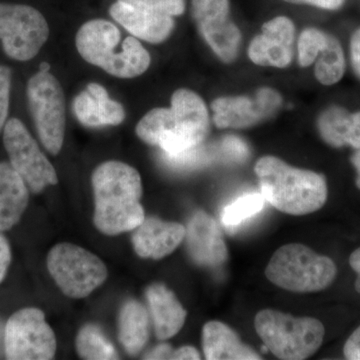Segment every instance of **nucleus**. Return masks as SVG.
<instances>
[{
    "mask_svg": "<svg viewBox=\"0 0 360 360\" xmlns=\"http://www.w3.org/2000/svg\"><path fill=\"white\" fill-rule=\"evenodd\" d=\"M255 170L265 201L279 212L305 215L326 205L328 191L323 175L290 167L276 156L260 158Z\"/></svg>",
    "mask_w": 360,
    "mask_h": 360,
    "instance_id": "nucleus-2",
    "label": "nucleus"
},
{
    "mask_svg": "<svg viewBox=\"0 0 360 360\" xmlns=\"http://www.w3.org/2000/svg\"><path fill=\"white\" fill-rule=\"evenodd\" d=\"M202 347L205 359L208 360L262 359L224 322L210 321L203 326Z\"/></svg>",
    "mask_w": 360,
    "mask_h": 360,
    "instance_id": "nucleus-20",
    "label": "nucleus"
},
{
    "mask_svg": "<svg viewBox=\"0 0 360 360\" xmlns=\"http://www.w3.org/2000/svg\"><path fill=\"white\" fill-rule=\"evenodd\" d=\"M172 359L176 360H198L200 359V352L193 347H182L174 350Z\"/></svg>",
    "mask_w": 360,
    "mask_h": 360,
    "instance_id": "nucleus-35",
    "label": "nucleus"
},
{
    "mask_svg": "<svg viewBox=\"0 0 360 360\" xmlns=\"http://www.w3.org/2000/svg\"><path fill=\"white\" fill-rule=\"evenodd\" d=\"M30 202V188L11 162H0V231L13 229Z\"/></svg>",
    "mask_w": 360,
    "mask_h": 360,
    "instance_id": "nucleus-19",
    "label": "nucleus"
},
{
    "mask_svg": "<svg viewBox=\"0 0 360 360\" xmlns=\"http://www.w3.org/2000/svg\"><path fill=\"white\" fill-rule=\"evenodd\" d=\"M186 229L187 250L195 264L210 269L225 264L229 251L217 220L205 212H198Z\"/></svg>",
    "mask_w": 360,
    "mask_h": 360,
    "instance_id": "nucleus-15",
    "label": "nucleus"
},
{
    "mask_svg": "<svg viewBox=\"0 0 360 360\" xmlns=\"http://www.w3.org/2000/svg\"><path fill=\"white\" fill-rule=\"evenodd\" d=\"M118 323V338L125 352L130 355L139 354L149 338L150 317L148 310L137 300H129L120 309Z\"/></svg>",
    "mask_w": 360,
    "mask_h": 360,
    "instance_id": "nucleus-22",
    "label": "nucleus"
},
{
    "mask_svg": "<svg viewBox=\"0 0 360 360\" xmlns=\"http://www.w3.org/2000/svg\"><path fill=\"white\" fill-rule=\"evenodd\" d=\"M170 110L180 129L200 146L210 129V117L202 98L191 90H176L172 97Z\"/></svg>",
    "mask_w": 360,
    "mask_h": 360,
    "instance_id": "nucleus-21",
    "label": "nucleus"
},
{
    "mask_svg": "<svg viewBox=\"0 0 360 360\" xmlns=\"http://www.w3.org/2000/svg\"><path fill=\"white\" fill-rule=\"evenodd\" d=\"M186 229L158 217L144 219L132 236V245L141 258L158 260L172 255L186 238Z\"/></svg>",
    "mask_w": 360,
    "mask_h": 360,
    "instance_id": "nucleus-16",
    "label": "nucleus"
},
{
    "mask_svg": "<svg viewBox=\"0 0 360 360\" xmlns=\"http://www.w3.org/2000/svg\"><path fill=\"white\" fill-rule=\"evenodd\" d=\"M77 350L84 359H118L115 347L101 328L94 324H86L80 329L77 338Z\"/></svg>",
    "mask_w": 360,
    "mask_h": 360,
    "instance_id": "nucleus-25",
    "label": "nucleus"
},
{
    "mask_svg": "<svg viewBox=\"0 0 360 360\" xmlns=\"http://www.w3.org/2000/svg\"><path fill=\"white\" fill-rule=\"evenodd\" d=\"M27 101L40 141L51 155H58L65 129V96L58 80L39 71L28 82Z\"/></svg>",
    "mask_w": 360,
    "mask_h": 360,
    "instance_id": "nucleus-7",
    "label": "nucleus"
},
{
    "mask_svg": "<svg viewBox=\"0 0 360 360\" xmlns=\"http://www.w3.org/2000/svg\"><path fill=\"white\" fill-rule=\"evenodd\" d=\"M319 134L324 142L335 148L352 146L354 134V112L342 106H329L317 120Z\"/></svg>",
    "mask_w": 360,
    "mask_h": 360,
    "instance_id": "nucleus-23",
    "label": "nucleus"
},
{
    "mask_svg": "<svg viewBox=\"0 0 360 360\" xmlns=\"http://www.w3.org/2000/svg\"><path fill=\"white\" fill-rule=\"evenodd\" d=\"M338 269L333 259L317 255L302 243L281 246L272 255L265 276L284 290L297 293L326 290L335 281Z\"/></svg>",
    "mask_w": 360,
    "mask_h": 360,
    "instance_id": "nucleus-4",
    "label": "nucleus"
},
{
    "mask_svg": "<svg viewBox=\"0 0 360 360\" xmlns=\"http://www.w3.org/2000/svg\"><path fill=\"white\" fill-rule=\"evenodd\" d=\"M281 103V94L269 87L250 96L220 97L212 104L213 122L219 129H248L274 115Z\"/></svg>",
    "mask_w": 360,
    "mask_h": 360,
    "instance_id": "nucleus-11",
    "label": "nucleus"
},
{
    "mask_svg": "<svg viewBox=\"0 0 360 360\" xmlns=\"http://www.w3.org/2000/svg\"><path fill=\"white\" fill-rule=\"evenodd\" d=\"M146 296L156 338L160 340L174 338L184 328L186 319L181 303L169 288L161 283L148 286Z\"/></svg>",
    "mask_w": 360,
    "mask_h": 360,
    "instance_id": "nucleus-17",
    "label": "nucleus"
},
{
    "mask_svg": "<svg viewBox=\"0 0 360 360\" xmlns=\"http://www.w3.org/2000/svg\"><path fill=\"white\" fill-rule=\"evenodd\" d=\"M255 330L277 359L303 360L321 348L326 329L314 317H295L274 309L260 310Z\"/></svg>",
    "mask_w": 360,
    "mask_h": 360,
    "instance_id": "nucleus-5",
    "label": "nucleus"
},
{
    "mask_svg": "<svg viewBox=\"0 0 360 360\" xmlns=\"http://www.w3.org/2000/svg\"><path fill=\"white\" fill-rule=\"evenodd\" d=\"M328 34L317 28H307L298 39V61L302 68H309L319 58L328 41Z\"/></svg>",
    "mask_w": 360,
    "mask_h": 360,
    "instance_id": "nucleus-27",
    "label": "nucleus"
},
{
    "mask_svg": "<svg viewBox=\"0 0 360 360\" xmlns=\"http://www.w3.org/2000/svg\"><path fill=\"white\" fill-rule=\"evenodd\" d=\"M49 28L37 9L23 4H0V40L7 56L30 60L49 39Z\"/></svg>",
    "mask_w": 360,
    "mask_h": 360,
    "instance_id": "nucleus-8",
    "label": "nucleus"
},
{
    "mask_svg": "<svg viewBox=\"0 0 360 360\" xmlns=\"http://www.w3.org/2000/svg\"><path fill=\"white\" fill-rule=\"evenodd\" d=\"M349 264L354 271L356 272L357 277L356 281H355L354 288L360 295V248L354 250L350 255Z\"/></svg>",
    "mask_w": 360,
    "mask_h": 360,
    "instance_id": "nucleus-36",
    "label": "nucleus"
},
{
    "mask_svg": "<svg viewBox=\"0 0 360 360\" xmlns=\"http://www.w3.org/2000/svg\"><path fill=\"white\" fill-rule=\"evenodd\" d=\"M6 324L0 317V359H6Z\"/></svg>",
    "mask_w": 360,
    "mask_h": 360,
    "instance_id": "nucleus-37",
    "label": "nucleus"
},
{
    "mask_svg": "<svg viewBox=\"0 0 360 360\" xmlns=\"http://www.w3.org/2000/svg\"><path fill=\"white\" fill-rule=\"evenodd\" d=\"M174 348L167 343H161L155 349L151 350L144 356V359H172Z\"/></svg>",
    "mask_w": 360,
    "mask_h": 360,
    "instance_id": "nucleus-34",
    "label": "nucleus"
},
{
    "mask_svg": "<svg viewBox=\"0 0 360 360\" xmlns=\"http://www.w3.org/2000/svg\"><path fill=\"white\" fill-rule=\"evenodd\" d=\"M193 13L201 34L217 56L225 63L233 60L241 34L229 20V0H193Z\"/></svg>",
    "mask_w": 360,
    "mask_h": 360,
    "instance_id": "nucleus-12",
    "label": "nucleus"
},
{
    "mask_svg": "<svg viewBox=\"0 0 360 360\" xmlns=\"http://www.w3.org/2000/svg\"><path fill=\"white\" fill-rule=\"evenodd\" d=\"M350 61L355 75L360 79V28L355 30L350 39Z\"/></svg>",
    "mask_w": 360,
    "mask_h": 360,
    "instance_id": "nucleus-32",
    "label": "nucleus"
},
{
    "mask_svg": "<svg viewBox=\"0 0 360 360\" xmlns=\"http://www.w3.org/2000/svg\"><path fill=\"white\" fill-rule=\"evenodd\" d=\"M120 39V30L110 21H89L77 33V51L87 63L113 77L132 78L146 72L150 65L148 52L132 37L122 42V51L115 52Z\"/></svg>",
    "mask_w": 360,
    "mask_h": 360,
    "instance_id": "nucleus-3",
    "label": "nucleus"
},
{
    "mask_svg": "<svg viewBox=\"0 0 360 360\" xmlns=\"http://www.w3.org/2000/svg\"><path fill=\"white\" fill-rule=\"evenodd\" d=\"M56 338L42 310L25 307L6 324V359L49 360L56 355Z\"/></svg>",
    "mask_w": 360,
    "mask_h": 360,
    "instance_id": "nucleus-9",
    "label": "nucleus"
},
{
    "mask_svg": "<svg viewBox=\"0 0 360 360\" xmlns=\"http://www.w3.org/2000/svg\"><path fill=\"white\" fill-rule=\"evenodd\" d=\"M46 264L63 295L77 300L89 296L108 276L101 258L72 243L53 246L47 255Z\"/></svg>",
    "mask_w": 360,
    "mask_h": 360,
    "instance_id": "nucleus-6",
    "label": "nucleus"
},
{
    "mask_svg": "<svg viewBox=\"0 0 360 360\" xmlns=\"http://www.w3.org/2000/svg\"><path fill=\"white\" fill-rule=\"evenodd\" d=\"M265 202L262 193L245 194L225 206L221 214L222 224L227 229H236L262 212Z\"/></svg>",
    "mask_w": 360,
    "mask_h": 360,
    "instance_id": "nucleus-26",
    "label": "nucleus"
},
{
    "mask_svg": "<svg viewBox=\"0 0 360 360\" xmlns=\"http://www.w3.org/2000/svg\"><path fill=\"white\" fill-rule=\"evenodd\" d=\"M11 70L4 65H0V131L4 129L9 110L11 96Z\"/></svg>",
    "mask_w": 360,
    "mask_h": 360,
    "instance_id": "nucleus-28",
    "label": "nucleus"
},
{
    "mask_svg": "<svg viewBox=\"0 0 360 360\" xmlns=\"http://www.w3.org/2000/svg\"><path fill=\"white\" fill-rule=\"evenodd\" d=\"M4 144L9 162L32 193H40L47 186L58 184L56 169L18 118H11L4 125Z\"/></svg>",
    "mask_w": 360,
    "mask_h": 360,
    "instance_id": "nucleus-10",
    "label": "nucleus"
},
{
    "mask_svg": "<svg viewBox=\"0 0 360 360\" xmlns=\"http://www.w3.org/2000/svg\"><path fill=\"white\" fill-rule=\"evenodd\" d=\"M315 63L314 75L319 84L330 86L342 79L345 72V51L335 37L328 34L326 46Z\"/></svg>",
    "mask_w": 360,
    "mask_h": 360,
    "instance_id": "nucleus-24",
    "label": "nucleus"
},
{
    "mask_svg": "<svg viewBox=\"0 0 360 360\" xmlns=\"http://www.w3.org/2000/svg\"><path fill=\"white\" fill-rule=\"evenodd\" d=\"M343 352L347 359L360 360V326L355 329L345 342Z\"/></svg>",
    "mask_w": 360,
    "mask_h": 360,
    "instance_id": "nucleus-31",
    "label": "nucleus"
},
{
    "mask_svg": "<svg viewBox=\"0 0 360 360\" xmlns=\"http://www.w3.org/2000/svg\"><path fill=\"white\" fill-rule=\"evenodd\" d=\"M39 71H44V72H49V70H51V65L47 63H40Z\"/></svg>",
    "mask_w": 360,
    "mask_h": 360,
    "instance_id": "nucleus-39",
    "label": "nucleus"
},
{
    "mask_svg": "<svg viewBox=\"0 0 360 360\" xmlns=\"http://www.w3.org/2000/svg\"><path fill=\"white\" fill-rule=\"evenodd\" d=\"M94 224L106 236L134 231L146 219L141 200V175L120 161H108L94 170Z\"/></svg>",
    "mask_w": 360,
    "mask_h": 360,
    "instance_id": "nucleus-1",
    "label": "nucleus"
},
{
    "mask_svg": "<svg viewBox=\"0 0 360 360\" xmlns=\"http://www.w3.org/2000/svg\"><path fill=\"white\" fill-rule=\"evenodd\" d=\"M11 259L13 253L8 239L4 236V231H0V284L6 279Z\"/></svg>",
    "mask_w": 360,
    "mask_h": 360,
    "instance_id": "nucleus-29",
    "label": "nucleus"
},
{
    "mask_svg": "<svg viewBox=\"0 0 360 360\" xmlns=\"http://www.w3.org/2000/svg\"><path fill=\"white\" fill-rule=\"evenodd\" d=\"M295 27L285 16H277L262 26V32L250 42L248 56L255 65L284 68L293 56Z\"/></svg>",
    "mask_w": 360,
    "mask_h": 360,
    "instance_id": "nucleus-14",
    "label": "nucleus"
},
{
    "mask_svg": "<svg viewBox=\"0 0 360 360\" xmlns=\"http://www.w3.org/2000/svg\"><path fill=\"white\" fill-rule=\"evenodd\" d=\"M295 4H309L326 11H338L345 4V0H284Z\"/></svg>",
    "mask_w": 360,
    "mask_h": 360,
    "instance_id": "nucleus-33",
    "label": "nucleus"
},
{
    "mask_svg": "<svg viewBox=\"0 0 360 360\" xmlns=\"http://www.w3.org/2000/svg\"><path fill=\"white\" fill-rule=\"evenodd\" d=\"M110 14L131 34L153 44L162 42L174 30L172 16L146 0H117L110 7Z\"/></svg>",
    "mask_w": 360,
    "mask_h": 360,
    "instance_id": "nucleus-13",
    "label": "nucleus"
},
{
    "mask_svg": "<svg viewBox=\"0 0 360 360\" xmlns=\"http://www.w3.org/2000/svg\"><path fill=\"white\" fill-rule=\"evenodd\" d=\"M352 163L356 170V180H355V184H356L357 188L360 191V149H356L354 155L352 156Z\"/></svg>",
    "mask_w": 360,
    "mask_h": 360,
    "instance_id": "nucleus-38",
    "label": "nucleus"
},
{
    "mask_svg": "<svg viewBox=\"0 0 360 360\" xmlns=\"http://www.w3.org/2000/svg\"><path fill=\"white\" fill-rule=\"evenodd\" d=\"M75 112L85 127L118 125L125 118L122 104L111 101L105 89L97 84H89L86 90L77 96Z\"/></svg>",
    "mask_w": 360,
    "mask_h": 360,
    "instance_id": "nucleus-18",
    "label": "nucleus"
},
{
    "mask_svg": "<svg viewBox=\"0 0 360 360\" xmlns=\"http://www.w3.org/2000/svg\"><path fill=\"white\" fill-rule=\"evenodd\" d=\"M161 13L169 16L180 15L186 8L184 0H146Z\"/></svg>",
    "mask_w": 360,
    "mask_h": 360,
    "instance_id": "nucleus-30",
    "label": "nucleus"
}]
</instances>
